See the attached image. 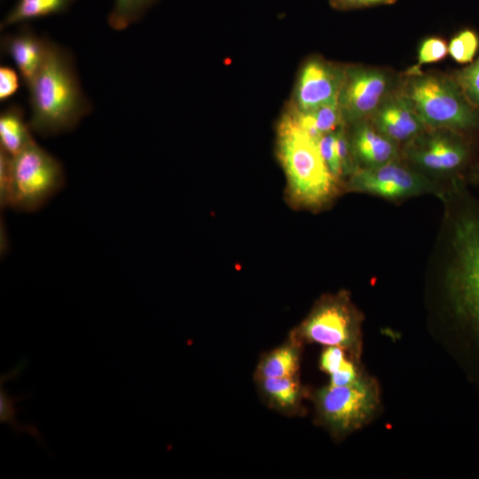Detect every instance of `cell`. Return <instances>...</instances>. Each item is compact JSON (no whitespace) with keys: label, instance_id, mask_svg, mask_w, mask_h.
I'll list each match as a JSON object with an SVG mask.
<instances>
[{"label":"cell","instance_id":"obj_1","mask_svg":"<svg viewBox=\"0 0 479 479\" xmlns=\"http://www.w3.org/2000/svg\"><path fill=\"white\" fill-rule=\"evenodd\" d=\"M440 199L444 216L429 263L445 312L479 358V198L459 178Z\"/></svg>","mask_w":479,"mask_h":479},{"label":"cell","instance_id":"obj_2","mask_svg":"<svg viewBox=\"0 0 479 479\" xmlns=\"http://www.w3.org/2000/svg\"><path fill=\"white\" fill-rule=\"evenodd\" d=\"M32 132L51 137L74 129L91 110L71 52L48 40L44 59L27 88Z\"/></svg>","mask_w":479,"mask_h":479},{"label":"cell","instance_id":"obj_3","mask_svg":"<svg viewBox=\"0 0 479 479\" xmlns=\"http://www.w3.org/2000/svg\"><path fill=\"white\" fill-rule=\"evenodd\" d=\"M278 151L295 204L319 208L336 195L339 181L324 161L318 141L300 127L292 113L279 126Z\"/></svg>","mask_w":479,"mask_h":479},{"label":"cell","instance_id":"obj_4","mask_svg":"<svg viewBox=\"0 0 479 479\" xmlns=\"http://www.w3.org/2000/svg\"><path fill=\"white\" fill-rule=\"evenodd\" d=\"M402 91L426 128L448 129L470 136L479 130V110L454 77L419 72L411 75Z\"/></svg>","mask_w":479,"mask_h":479},{"label":"cell","instance_id":"obj_5","mask_svg":"<svg viewBox=\"0 0 479 479\" xmlns=\"http://www.w3.org/2000/svg\"><path fill=\"white\" fill-rule=\"evenodd\" d=\"M402 154L413 169L449 185L465 178L475 163V144L474 136L448 129L426 128L404 144Z\"/></svg>","mask_w":479,"mask_h":479},{"label":"cell","instance_id":"obj_6","mask_svg":"<svg viewBox=\"0 0 479 479\" xmlns=\"http://www.w3.org/2000/svg\"><path fill=\"white\" fill-rule=\"evenodd\" d=\"M360 312L344 291L322 296L288 335L302 344L336 346L358 358L361 349Z\"/></svg>","mask_w":479,"mask_h":479},{"label":"cell","instance_id":"obj_7","mask_svg":"<svg viewBox=\"0 0 479 479\" xmlns=\"http://www.w3.org/2000/svg\"><path fill=\"white\" fill-rule=\"evenodd\" d=\"M65 180L60 161L34 140L12 156L7 208L36 211L61 190Z\"/></svg>","mask_w":479,"mask_h":479},{"label":"cell","instance_id":"obj_8","mask_svg":"<svg viewBox=\"0 0 479 479\" xmlns=\"http://www.w3.org/2000/svg\"><path fill=\"white\" fill-rule=\"evenodd\" d=\"M310 397L317 423L336 438L360 428L379 404L377 386L365 376L346 386L327 384L316 389Z\"/></svg>","mask_w":479,"mask_h":479},{"label":"cell","instance_id":"obj_9","mask_svg":"<svg viewBox=\"0 0 479 479\" xmlns=\"http://www.w3.org/2000/svg\"><path fill=\"white\" fill-rule=\"evenodd\" d=\"M446 187L398 160L374 168H357L347 184V190L390 200L428 193L441 198Z\"/></svg>","mask_w":479,"mask_h":479},{"label":"cell","instance_id":"obj_10","mask_svg":"<svg viewBox=\"0 0 479 479\" xmlns=\"http://www.w3.org/2000/svg\"><path fill=\"white\" fill-rule=\"evenodd\" d=\"M390 77L381 69L353 67L344 70L339 94L342 119L358 122L370 118L389 95Z\"/></svg>","mask_w":479,"mask_h":479},{"label":"cell","instance_id":"obj_11","mask_svg":"<svg viewBox=\"0 0 479 479\" xmlns=\"http://www.w3.org/2000/svg\"><path fill=\"white\" fill-rule=\"evenodd\" d=\"M344 71L320 59H311L302 67L295 89V108L311 111L339 98Z\"/></svg>","mask_w":479,"mask_h":479},{"label":"cell","instance_id":"obj_12","mask_svg":"<svg viewBox=\"0 0 479 479\" xmlns=\"http://www.w3.org/2000/svg\"><path fill=\"white\" fill-rule=\"evenodd\" d=\"M373 125L398 145L426 129L403 91L389 94L369 118Z\"/></svg>","mask_w":479,"mask_h":479},{"label":"cell","instance_id":"obj_13","mask_svg":"<svg viewBox=\"0 0 479 479\" xmlns=\"http://www.w3.org/2000/svg\"><path fill=\"white\" fill-rule=\"evenodd\" d=\"M48 40L39 36L27 23L19 30L1 38V51L14 62L24 85L27 88L45 57Z\"/></svg>","mask_w":479,"mask_h":479},{"label":"cell","instance_id":"obj_14","mask_svg":"<svg viewBox=\"0 0 479 479\" xmlns=\"http://www.w3.org/2000/svg\"><path fill=\"white\" fill-rule=\"evenodd\" d=\"M355 124L349 137L358 168H374L398 160L397 143L380 132L368 120Z\"/></svg>","mask_w":479,"mask_h":479},{"label":"cell","instance_id":"obj_15","mask_svg":"<svg viewBox=\"0 0 479 479\" xmlns=\"http://www.w3.org/2000/svg\"><path fill=\"white\" fill-rule=\"evenodd\" d=\"M262 402L270 409L287 417L302 416L306 410L302 399L307 390L300 377L263 378L254 380Z\"/></svg>","mask_w":479,"mask_h":479},{"label":"cell","instance_id":"obj_16","mask_svg":"<svg viewBox=\"0 0 479 479\" xmlns=\"http://www.w3.org/2000/svg\"><path fill=\"white\" fill-rule=\"evenodd\" d=\"M303 344L291 337L261 355L254 372V380L298 376Z\"/></svg>","mask_w":479,"mask_h":479},{"label":"cell","instance_id":"obj_17","mask_svg":"<svg viewBox=\"0 0 479 479\" xmlns=\"http://www.w3.org/2000/svg\"><path fill=\"white\" fill-rule=\"evenodd\" d=\"M23 109L15 104L7 106L0 114V149L15 156L34 141Z\"/></svg>","mask_w":479,"mask_h":479},{"label":"cell","instance_id":"obj_18","mask_svg":"<svg viewBox=\"0 0 479 479\" xmlns=\"http://www.w3.org/2000/svg\"><path fill=\"white\" fill-rule=\"evenodd\" d=\"M76 0H17L0 23L4 29L14 24L65 12Z\"/></svg>","mask_w":479,"mask_h":479},{"label":"cell","instance_id":"obj_19","mask_svg":"<svg viewBox=\"0 0 479 479\" xmlns=\"http://www.w3.org/2000/svg\"><path fill=\"white\" fill-rule=\"evenodd\" d=\"M156 0H114L107 16L110 27L120 31L137 22Z\"/></svg>","mask_w":479,"mask_h":479},{"label":"cell","instance_id":"obj_20","mask_svg":"<svg viewBox=\"0 0 479 479\" xmlns=\"http://www.w3.org/2000/svg\"><path fill=\"white\" fill-rule=\"evenodd\" d=\"M25 396L12 397L9 396L6 389L3 388V383L1 382V391H0V414H1V422H6L10 425L12 430L17 431L18 433H28L30 434L38 444L41 445L43 444V436L39 429L31 424H22L20 423L16 415L19 412V408L15 406V403L23 399Z\"/></svg>","mask_w":479,"mask_h":479},{"label":"cell","instance_id":"obj_21","mask_svg":"<svg viewBox=\"0 0 479 479\" xmlns=\"http://www.w3.org/2000/svg\"><path fill=\"white\" fill-rule=\"evenodd\" d=\"M479 48V37L475 31L466 28L458 32L448 44V53L459 64L471 63Z\"/></svg>","mask_w":479,"mask_h":479},{"label":"cell","instance_id":"obj_22","mask_svg":"<svg viewBox=\"0 0 479 479\" xmlns=\"http://www.w3.org/2000/svg\"><path fill=\"white\" fill-rule=\"evenodd\" d=\"M308 112L320 135L334 131L343 124L339 98Z\"/></svg>","mask_w":479,"mask_h":479},{"label":"cell","instance_id":"obj_23","mask_svg":"<svg viewBox=\"0 0 479 479\" xmlns=\"http://www.w3.org/2000/svg\"><path fill=\"white\" fill-rule=\"evenodd\" d=\"M454 78L470 103L479 110V56L457 71Z\"/></svg>","mask_w":479,"mask_h":479},{"label":"cell","instance_id":"obj_24","mask_svg":"<svg viewBox=\"0 0 479 479\" xmlns=\"http://www.w3.org/2000/svg\"><path fill=\"white\" fill-rule=\"evenodd\" d=\"M448 54V44L441 37H428L420 45L418 50V64L411 68L410 75L419 73L422 65L435 63L444 59Z\"/></svg>","mask_w":479,"mask_h":479},{"label":"cell","instance_id":"obj_25","mask_svg":"<svg viewBox=\"0 0 479 479\" xmlns=\"http://www.w3.org/2000/svg\"><path fill=\"white\" fill-rule=\"evenodd\" d=\"M335 144L342 177H349L358 166L353 154L350 137L347 135L343 125L336 130Z\"/></svg>","mask_w":479,"mask_h":479},{"label":"cell","instance_id":"obj_26","mask_svg":"<svg viewBox=\"0 0 479 479\" xmlns=\"http://www.w3.org/2000/svg\"><path fill=\"white\" fill-rule=\"evenodd\" d=\"M335 140L336 130L324 134L318 140V148L330 172L340 181L342 173L337 155Z\"/></svg>","mask_w":479,"mask_h":479},{"label":"cell","instance_id":"obj_27","mask_svg":"<svg viewBox=\"0 0 479 479\" xmlns=\"http://www.w3.org/2000/svg\"><path fill=\"white\" fill-rule=\"evenodd\" d=\"M349 357L352 356L342 348L326 346L319 357V367L329 376L335 373Z\"/></svg>","mask_w":479,"mask_h":479},{"label":"cell","instance_id":"obj_28","mask_svg":"<svg viewBox=\"0 0 479 479\" xmlns=\"http://www.w3.org/2000/svg\"><path fill=\"white\" fill-rule=\"evenodd\" d=\"M12 156L0 149V205L7 208L12 179Z\"/></svg>","mask_w":479,"mask_h":479},{"label":"cell","instance_id":"obj_29","mask_svg":"<svg viewBox=\"0 0 479 479\" xmlns=\"http://www.w3.org/2000/svg\"><path fill=\"white\" fill-rule=\"evenodd\" d=\"M19 75L12 67H0V99L4 101L12 97L20 87Z\"/></svg>","mask_w":479,"mask_h":479},{"label":"cell","instance_id":"obj_30","mask_svg":"<svg viewBox=\"0 0 479 479\" xmlns=\"http://www.w3.org/2000/svg\"><path fill=\"white\" fill-rule=\"evenodd\" d=\"M397 0H331L334 7L339 10L359 9L379 4H390Z\"/></svg>","mask_w":479,"mask_h":479},{"label":"cell","instance_id":"obj_31","mask_svg":"<svg viewBox=\"0 0 479 479\" xmlns=\"http://www.w3.org/2000/svg\"><path fill=\"white\" fill-rule=\"evenodd\" d=\"M466 182L473 185H479V163H475L467 171L465 177Z\"/></svg>","mask_w":479,"mask_h":479}]
</instances>
